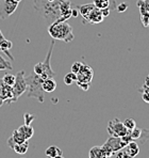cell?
Here are the masks:
<instances>
[{
    "instance_id": "cell-1",
    "label": "cell",
    "mask_w": 149,
    "mask_h": 158,
    "mask_svg": "<svg viewBox=\"0 0 149 158\" xmlns=\"http://www.w3.org/2000/svg\"><path fill=\"white\" fill-rule=\"evenodd\" d=\"M61 1L62 0H53V1L33 0L34 9L42 15L47 27H49L61 17V10H60Z\"/></svg>"
},
{
    "instance_id": "cell-2",
    "label": "cell",
    "mask_w": 149,
    "mask_h": 158,
    "mask_svg": "<svg viewBox=\"0 0 149 158\" xmlns=\"http://www.w3.org/2000/svg\"><path fill=\"white\" fill-rule=\"evenodd\" d=\"M26 81H27L28 85L27 91H26L28 94V97L35 98L39 103H43L45 101V91L42 87L44 80L41 78V76L33 72L28 77H26Z\"/></svg>"
},
{
    "instance_id": "cell-3",
    "label": "cell",
    "mask_w": 149,
    "mask_h": 158,
    "mask_svg": "<svg viewBox=\"0 0 149 158\" xmlns=\"http://www.w3.org/2000/svg\"><path fill=\"white\" fill-rule=\"evenodd\" d=\"M48 33L53 40H59V41H63L65 43H69L74 38L73 28L66 22L53 23L48 27Z\"/></svg>"
},
{
    "instance_id": "cell-4",
    "label": "cell",
    "mask_w": 149,
    "mask_h": 158,
    "mask_svg": "<svg viewBox=\"0 0 149 158\" xmlns=\"http://www.w3.org/2000/svg\"><path fill=\"white\" fill-rule=\"evenodd\" d=\"M76 75H77L78 87L81 88L82 90H84V91H87L90 89L93 75H94V72H93L92 67L87 65V64H82V66L80 67V69H79V72Z\"/></svg>"
},
{
    "instance_id": "cell-5",
    "label": "cell",
    "mask_w": 149,
    "mask_h": 158,
    "mask_svg": "<svg viewBox=\"0 0 149 158\" xmlns=\"http://www.w3.org/2000/svg\"><path fill=\"white\" fill-rule=\"evenodd\" d=\"M126 144L123 142L122 137H115V136H111L108 140L106 141L103 145L101 146L102 150H103L104 154L107 157H111L114 154L120 151L122 148H124Z\"/></svg>"
},
{
    "instance_id": "cell-6",
    "label": "cell",
    "mask_w": 149,
    "mask_h": 158,
    "mask_svg": "<svg viewBox=\"0 0 149 158\" xmlns=\"http://www.w3.org/2000/svg\"><path fill=\"white\" fill-rule=\"evenodd\" d=\"M27 81L25 77V72L20 71L15 75V82L12 85V92L15 102L27 91Z\"/></svg>"
},
{
    "instance_id": "cell-7",
    "label": "cell",
    "mask_w": 149,
    "mask_h": 158,
    "mask_svg": "<svg viewBox=\"0 0 149 158\" xmlns=\"http://www.w3.org/2000/svg\"><path fill=\"white\" fill-rule=\"evenodd\" d=\"M22 0H2L0 2V19H6L15 12Z\"/></svg>"
},
{
    "instance_id": "cell-8",
    "label": "cell",
    "mask_w": 149,
    "mask_h": 158,
    "mask_svg": "<svg viewBox=\"0 0 149 158\" xmlns=\"http://www.w3.org/2000/svg\"><path fill=\"white\" fill-rule=\"evenodd\" d=\"M107 131L110 136L115 137H124L128 134V129L125 127L124 123L119 118H113L109 122Z\"/></svg>"
},
{
    "instance_id": "cell-9",
    "label": "cell",
    "mask_w": 149,
    "mask_h": 158,
    "mask_svg": "<svg viewBox=\"0 0 149 158\" xmlns=\"http://www.w3.org/2000/svg\"><path fill=\"white\" fill-rule=\"evenodd\" d=\"M10 104L15 103V99L13 96V92H12V87L8 85L2 81V79H0V107L3 104Z\"/></svg>"
},
{
    "instance_id": "cell-10",
    "label": "cell",
    "mask_w": 149,
    "mask_h": 158,
    "mask_svg": "<svg viewBox=\"0 0 149 158\" xmlns=\"http://www.w3.org/2000/svg\"><path fill=\"white\" fill-rule=\"evenodd\" d=\"M129 134L132 138V141H135L136 143H139V144H144L149 139V129L135 127L132 131H129Z\"/></svg>"
},
{
    "instance_id": "cell-11",
    "label": "cell",
    "mask_w": 149,
    "mask_h": 158,
    "mask_svg": "<svg viewBox=\"0 0 149 158\" xmlns=\"http://www.w3.org/2000/svg\"><path fill=\"white\" fill-rule=\"evenodd\" d=\"M103 19H104V17L101 13V10L95 6V8L93 9L92 12L90 13V15L87 16V18L85 19L84 23H90V24H100Z\"/></svg>"
},
{
    "instance_id": "cell-12",
    "label": "cell",
    "mask_w": 149,
    "mask_h": 158,
    "mask_svg": "<svg viewBox=\"0 0 149 158\" xmlns=\"http://www.w3.org/2000/svg\"><path fill=\"white\" fill-rule=\"evenodd\" d=\"M25 141H27V140H26L24 137H22V135L20 134V132L18 131L17 129H16V131H13L12 136H11L10 138L8 139V145H9V148H13V146L15 145V144H18V143H22V142H25Z\"/></svg>"
},
{
    "instance_id": "cell-13",
    "label": "cell",
    "mask_w": 149,
    "mask_h": 158,
    "mask_svg": "<svg viewBox=\"0 0 149 158\" xmlns=\"http://www.w3.org/2000/svg\"><path fill=\"white\" fill-rule=\"evenodd\" d=\"M95 8V6L93 3H87V4H82V6H77V9H78L79 13L81 14V16H82L83 18V23L85 22V19L87 18V16L90 15V13L93 11V9Z\"/></svg>"
},
{
    "instance_id": "cell-14",
    "label": "cell",
    "mask_w": 149,
    "mask_h": 158,
    "mask_svg": "<svg viewBox=\"0 0 149 158\" xmlns=\"http://www.w3.org/2000/svg\"><path fill=\"white\" fill-rule=\"evenodd\" d=\"M125 151L130 155L132 158H134L137 154L139 153V143H136L135 141H131L130 143H128L127 145L125 146Z\"/></svg>"
},
{
    "instance_id": "cell-15",
    "label": "cell",
    "mask_w": 149,
    "mask_h": 158,
    "mask_svg": "<svg viewBox=\"0 0 149 158\" xmlns=\"http://www.w3.org/2000/svg\"><path fill=\"white\" fill-rule=\"evenodd\" d=\"M12 47H13V44H12V42H11V41H8V40H6V39L1 40V42H0V52H4L9 58H10V60H12V61H13V60H14L13 56L9 52V50H10Z\"/></svg>"
},
{
    "instance_id": "cell-16",
    "label": "cell",
    "mask_w": 149,
    "mask_h": 158,
    "mask_svg": "<svg viewBox=\"0 0 149 158\" xmlns=\"http://www.w3.org/2000/svg\"><path fill=\"white\" fill-rule=\"evenodd\" d=\"M17 131L22 135V137H24L26 140H29V139H31L32 136H33V134H34V129H33V127H32L31 125L24 124L22 126H20Z\"/></svg>"
},
{
    "instance_id": "cell-17",
    "label": "cell",
    "mask_w": 149,
    "mask_h": 158,
    "mask_svg": "<svg viewBox=\"0 0 149 158\" xmlns=\"http://www.w3.org/2000/svg\"><path fill=\"white\" fill-rule=\"evenodd\" d=\"M88 158H108L101 146H93L88 153Z\"/></svg>"
},
{
    "instance_id": "cell-18",
    "label": "cell",
    "mask_w": 149,
    "mask_h": 158,
    "mask_svg": "<svg viewBox=\"0 0 149 158\" xmlns=\"http://www.w3.org/2000/svg\"><path fill=\"white\" fill-rule=\"evenodd\" d=\"M42 87H43V90L45 92L51 93L57 89V82H55V80L53 78H48L44 81L43 85H42Z\"/></svg>"
},
{
    "instance_id": "cell-19",
    "label": "cell",
    "mask_w": 149,
    "mask_h": 158,
    "mask_svg": "<svg viewBox=\"0 0 149 158\" xmlns=\"http://www.w3.org/2000/svg\"><path fill=\"white\" fill-rule=\"evenodd\" d=\"M141 16H149V0H137Z\"/></svg>"
},
{
    "instance_id": "cell-20",
    "label": "cell",
    "mask_w": 149,
    "mask_h": 158,
    "mask_svg": "<svg viewBox=\"0 0 149 158\" xmlns=\"http://www.w3.org/2000/svg\"><path fill=\"white\" fill-rule=\"evenodd\" d=\"M13 150L15 153H17V154H20V155H24L26 153L28 152V150H29V142L27 141H25V142L22 143H18V144H15L13 146Z\"/></svg>"
},
{
    "instance_id": "cell-21",
    "label": "cell",
    "mask_w": 149,
    "mask_h": 158,
    "mask_svg": "<svg viewBox=\"0 0 149 158\" xmlns=\"http://www.w3.org/2000/svg\"><path fill=\"white\" fill-rule=\"evenodd\" d=\"M45 155H46L47 157H49V158H53V157L58 156V155H62V151L60 150V148H58V146H55V145H50L49 148H46Z\"/></svg>"
},
{
    "instance_id": "cell-22",
    "label": "cell",
    "mask_w": 149,
    "mask_h": 158,
    "mask_svg": "<svg viewBox=\"0 0 149 158\" xmlns=\"http://www.w3.org/2000/svg\"><path fill=\"white\" fill-rule=\"evenodd\" d=\"M93 4L98 9H106L110 6V0H93Z\"/></svg>"
},
{
    "instance_id": "cell-23",
    "label": "cell",
    "mask_w": 149,
    "mask_h": 158,
    "mask_svg": "<svg viewBox=\"0 0 149 158\" xmlns=\"http://www.w3.org/2000/svg\"><path fill=\"white\" fill-rule=\"evenodd\" d=\"M1 79L6 85H11V87H12V85H14V82H15V75H12V74L8 73V74H6V75H4Z\"/></svg>"
},
{
    "instance_id": "cell-24",
    "label": "cell",
    "mask_w": 149,
    "mask_h": 158,
    "mask_svg": "<svg viewBox=\"0 0 149 158\" xmlns=\"http://www.w3.org/2000/svg\"><path fill=\"white\" fill-rule=\"evenodd\" d=\"M74 81H77V75H76V74H74V73H71V72H70V73H68V74H66V75H65L64 83L66 85H70Z\"/></svg>"
},
{
    "instance_id": "cell-25",
    "label": "cell",
    "mask_w": 149,
    "mask_h": 158,
    "mask_svg": "<svg viewBox=\"0 0 149 158\" xmlns=\"http://www.w3.org/2000/svg\"><path fill=\"white\" fill-rule=\"evenodd\" d=\"M123 123H124L125 127L128 129V131H132V129L136 127V123H135V121H134L133 118H126Z\"/></svg>"
},
{
    "instance_id": "cell-26",
    "label": "cell",
    "mask_w": 149,
    "mask_h": 158,
    "mask_svg": "<svg viewBox=\"0 0 149 158\" xmlns=\"http://www.w3.org/2000/svg\"><path fill=\"white\" fill-rule=\"evenodd\" d=\"M24 118H25V124L26 125H31L32 121H34V118H35V115L27 112L24 114Z\"/></svg>"
},
{
    "instance_id": "cell-27",
    "label": "cell",
    "mask_w": 149,
    "mask_h": 158,
    "mask_svg": "<svg viewBox=\"0 0 149 158\" xmlns=\"http://www.w3.org/2000/svg\"><path fill=\"white\" fill-rule=\"evenodd\" d=\"M82 62H80V61H77V62H74V63L71 65L70 67V69H71V73H74V74H77L79 72V69H80V67L82 66Z\"/></svg>"
},
{
    "instance_id": "cell-28",
    "label": "cell",
    "mask_w": 149,
    "mask_h": 158,
    "mask_svg": "<svg viewBox=\"0 0 149 158\" xmlns=\"http://www.w3.org/2000/svg\"><path fill=\"white\" fill-rule=\"evenodd\" d=\"M116 158H132V157L126 152L125 148H122V150L116 153Z\"/></svg>"
},
{
    "instance_id": "cell-29",
    "label": "cell",
    "mask_w": 149,
    "mask_h": 158,
    "mask_svg": "<svg viewBox=\"0 0 149 158\" xmlns=\"http://www.w3.org/2000/svg\"><path fill=\"white\" fill-rule=\"evenodd\" d=\"M33 72L35 74H37V75H41L42 73L44 72V69H43V64L42 63H37L34 65V69H33Z\"/></svg>"
},
{
    "instance_id": "cell-30",
    "label": "cell",
    "mask_w": 149,
    "mask_h": 158,
    "mask_svg": "<svg viewBox=\"0 0 149 158\" xmlns=\"http://www.w3.org/2000/svg\"><path fill=\"white\" fill-rule=\"evenodd\" d=\"M141 20L143 23L144 27L149 29V16H141Z\"/></svg>"
},
{
    "instance_id": "cell-31",
    "label": "cell",
    "mask_w": 149,
    "mask_h": 158,
    "mask_svg": "<svg viewBox=\"0 0 149 158\" xmlns=\"http://www.w3.org/2000/svg\"><path fill=\"white\" fill-rule=\"evenodd\" d=\"M127 8H128V4L127 3H120L119 6H117V11L118 12H125L126 10H127Z\"/></svg>"
},
{
    "instance_id": "cell-32",
    "label": "cell",
    "mask_w": 149,
    "mask_h": 158,
    "mask_svg": "<svg viewBox=\"0 0 149 158\" xmlns=\"http://www.w3.org/2000/svg\"><path fill=\"white\" fill-rule=\"evenodd\" d=\"M142 97H143V101L145 102V103L149 104V91L142 92Z\"/></svg>"
},
{
    "instance_id": "cell-33",
    "label": "cell",
    "mask_w": 149,
    "mask_h": 158,
    "mask_svg": "<svg viewBox=\"0 0 149 158\" xmlns=\"http://www.w3.org/2000/svg\"><path fill=\"white\" fill-rule=\"evenodd\" d=\"M101 13H102V15H103V17L106 18L107 16H109V15H110V9H109V8L101 9Z\"/></svg>"
},
{
    "instance_id": "cell-34",
    "label": "cell",
    "mask_w": 149,
    "mask_h": 158,
    "mask_svg": "<svg viewBox=\"0 0 149 158\" xmlns=\"http://www.w3.org/2000/svg\"><path fill=\"white\" fill-rule=\"evenodd\" d=\"M78 15H79L78 9H77V10H71V16H74V17H77Z\"/></svg>"
},
{
    "instance_id": "cell-35",
    "label": "cell",
    "mask_w": 149,
    "mask_h": 158,
    "mask_svg": "<svg viewBox=\"0 0 149 158\" xmlns=\"http://www.w3.org/2000/svg\"><path fill=\"white\" fill-rule=\"evenodd\" d=\"M145 85L146 87H148L149 88V75L146 77V80H145Z\"/></svg>"
},
{
    "instance_id": "cell-36",
    "label": "cell",
    "mask_w": 149,
    "mask_h": 158,
    "mask_svg": "<svg viewBox=\"0 0 149 158\" xmlns=\"http://www.w3.org/2000/svg\"><path fill=\"white\" fill-rule=\"evenodd\" d=\"M4 39V36L2 35V33H1V31H0V42H1V40H3Z\"/></svg>"
},
{
    "instance_id": "cell-37",
    "label": "cell",
    "mask_w": 149,
    "mask_h": 158,
    "mask_svg": "<svg viewBox=\"0 0 149 158\" xmlns=\"http://www.w3.org/2000/svg\"><path fill=\"white\" fill-rule=\"evenodd\" d=\"M53 158H64V157H63V155H58V156H55Z\"/></svg>"
},
{
    "instance_id": "cell-38",
    "label": "cell",
    "mask_w": 149,
    "mask_h": 158,
    "mask_svg": "<svg viewBox=\"0 0 149 158\" xmlns=\"http://www.w3.org/2000/svg\"><path fill=\"white\" fill-rule=\"evenodd\" d=\"M48 1H53V0H48Z\"/></svg>"
}]
</instances>
